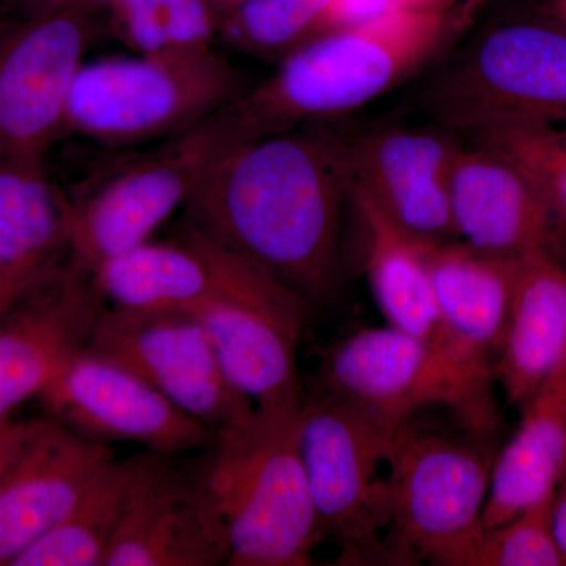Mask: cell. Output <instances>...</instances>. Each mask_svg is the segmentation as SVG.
Wrapping results in <instances>:
<instances>
[{"mask_svg":"<svg viewBox=\"0 0 566 566\" xmlns=\"http://www.w3.org/2000/svg\"><path fill=\"white\" fill-rule=\"evenodd\" d=\"M346 203L340 139L303 126L214 155L185 203V223L315 307L337 292Z\"/></svg>","mask_w":566,"mask_h":566,"instance_id":"obj_1","label":"cell"},{"mask_svg":"<svg viewBox=\"0 0 566 566\" xmlns=\"http://www.w3.org/2000/svg\"><path fill=\"white\" fill-rule=\"evenodd\" d=\"M464 24L447 11L397 10L318 36L208 118L219 151L360 109L439 61Z\"/></svg>","mask_w":566,"mask_h":566,"instance_id":"obj_2","label":"cell"},{"mask_svg":"<svg viewBox=\"0 0 566 566\" xmlns=\"http://www.w3.org/2000/svg\"><path fill=\"white\" fill-rule=\"evenodd\" d=\"M297 409L255 408L196 464L229 536L227 566H305L324 539L297 450Z\"/></svg>","mask_w":566,"mask_h":566,"instance_id":"obj_3","label":"cell"},{"mask_svg":"<svg viewBox=\"0 0 566 566\" xmlns=\"http://www.w3.org/2000/svg\"><path fill=\"white\" fill-rule=\"evenodd\" d=\"M431 120L457 134L545 123L566 126V24L517 20L476 36L422 93Z\"/></svg>","mask_w":566,"mask_h":566,"instance_id":"obj_4","label":"cell"},{"mask_svg":"<svg viewBox=\"0 0 566 566\" xmlns=\"http://www.w3.org/2000/svg\"><path fill=\"white\" fill-rule=\"evenodd\" d=\"M249 87L243 71L216 51L189 61L137 54L84 63L71 91L65 134L109 148L167 140Z\"/></svg>","mask_w":566,"mask_h":566,"instance_id":"obj_5","label":"cell"},{"mask_svg":"<svg viewBox=\"0 0 566 566\" xmlns=\"http://www.w3.org/2000/svg\"><path fill=\"white\" fill-rule=\"evenodd\" d=\"M389 430L344 398L315 387L297 409V450L324 538L342 565H392Z\"/></svg>","mask_w":566,"mask_h":566,"instance_id":"obj_6","label":"cell"},{"mask_svg":"<svg viewBox=\"0 0 566 566\" xmlns=\"http://www.w3.org/2000/svg\"><path fill=\"white\" fill-rule=\"evenodd\" d=\"M490 439L398 428L389 453L392 565L455 566L482 531L494 453Z\"/></svg>","mask_w":566,"mask_h":566,"instance_id":"obj_7","label":"cell"},{"mask_svg":"<svg viewBox=\"0 0 566 566\" xmlns=\"http://www.w3.org/2000/svg\"><path fill=\"white\" fill-rule=\"evenodd\" d=\"M316 387L344 398L389 430L431 406L449 409L464 433L493 438V382L472 375L422 338L397 327H365L324 357Z\"/></svg>","mask_w":566,"mask_h":566,"instance_id":"obj_8","label":"cell"},{"mask_svg":"<svg viewBox=\"0 0 566 566\" xmlns=\"http://www.w3.org/2000/svg\"><path fill=\"white\" fill-rule=\"evenodd\" d=\"M312 308L259 264L219 244L218 285L196 315L238 392L255 408L296 409L305 395L297 348Z\"/></svg>","mask_w":566,"mask_h":566,"instance_id":"obj_9","label":"cell"},{"mask_svg":"<svg viewBox=\"0 0 566 566\" xmlns=\"http://www.w3.org/2000/svg\"><path fill=\"white\" fill-rule=\"evenodd\" d=\"M218 155L207 120L111 166L70 197L71 253L95 271L151 240Z\"/></svg>","mask_w":566,"mask_h":566,"instance_id":"obj_10","label":"cell"},{"mask_svg":"<svg viewBox=\"0 0 566 566\" xmlns=\"http://www.w3.org/2000/svg\"><path fill=\"white\" fill-rule=\"evenodd\" d=\"M92 11H36L0 39V156L40 159L65 136L74 81L95 36Z\"/></svg>","mask_w":566,"mask_h":566,"instance_id":"obj_11","label":"cell"},{"mask_svg":"<svg viewBox=\"0 0 566 566\" xmlns=\"http://www.w3.org/2000/svg\"><path fill=\"white\" fill-rule=\"evenodd\" d=\"M88 349L132 368L214 434L255 409L227 378L210 335L191 312H133L107 305Z\"/></svg>","mask_w":566,"mask_h":566,"instance_id":"obj_12","label":"cell"},{"mask_svg":"<svg viewBox=\"0 0 566 566\" xmlns=\"http://www.w3.org/2000/svg\"><path fill=\"white\" fill-rule=\"evenodd\" d=\"M106 307L93 271L70 253L0 314V419L88 348Z\"/></svg>","mask_w":566,"mask_h":566,"instance_id":"obj_13","label":"cell"},{"mask_svg":"<svg viewBox=\"0 0 566 566\" xmlns=\"http://www.w3.org/2000/svg\"><path fill=\"white\" fill-rule=\"evenodd\" d=\"M46 416L91 441H132L159 455L203 450L212 431L142 376L85 349L39 395Z\"/></svg>","mask_w":566,"mask_h":566,"instance_id":"obj_14","label":"cell"},{"mask_svg":"<svg viewBox=\"0 0 566 566\" xmlns=\"http://www.w3.org/2000/svg\"><path fill=\"white\" fill-rule=\"evenodd\" d=\"M464 145L434 128H385L340 139L346 181L363 189L406 232L428 243L457 240L453 169Z\"/></svg>","mask_w":566,"mask_h":566,"instance_id":"obj_15","label":"cell"},{"mask_svg":"<svg viewBox=\"0 0 566 566\" xmlns=\"http://www.w3.org/2000/svg\"><path fill=\"white\" fill-rule=\"evenodd\" d=\"M112 458L50 416L22 420L0 463V566L57 526Z\"/></svg>","mask_w":566,"mask_h":566,"instance_id":"obj_16","label":"cell"},{"mask_svg":"<svg viewBox=\"0 0 566 566\" xmlns=\"http://www.w3.org/2000/svg\"><path fill=\"white\" fill-rule=\"evenodd\" d=\"M145 453L104 566H219L229 536L196 465Z\"/></svg>","mask_w":566,"mask_h":566,"instance_id":"obj_17","label":"cell"},{"mask_svg":"<svg viewBox=\"0 0 566 566\" xmlns=\"http://www.w3.org/2000/svg\"><path fill=\"white\" fill-rule=\"evenodd\" d=\"M457 240L499 259L566 252V219L521 167L474 144L461 148L453 169Z\"/></svg>","mask_w":566,"mask_h":566,"instance_id":"obj_18","label":"cell"},{"mask_svg":"<svg viewBox=\"0 0 566 566\" xmlns=\"http://www.w3.org/2000/svg\"><path fill=\"white\" fill-rule=\"evenodd\" d=\"M346 196L359 219L365 274L386 323L422 338L464 370L494 382L469 367L447 337L427 259L428 241L406 232L353 182L346 181Z\"/></svg>","mask_w":566,"mask_h":566,"instance_id":"obj_19","label":"cell"},{"mask_svg":"<svg viewBox=\"0 0 566 566\" xmlns=\"http://www.w3.org/2000/svg\"><path fill=\"white\" fill-rule=\"evenodd\" d=\"M427 259L450 344L469 367L495 381L521 259L488 255L460 240L428 243Z\"/></svg>","mask_w":566,"mask_h":566,"instance_id":"obj_20","label":"cell"},{"mask_svg":"<svg viewBox=\"0 0 566 566\" xmlns=\"http://www.w3.org/2000/svg\"><path fill=\"white\" fill-rule=\"evenodd\" d=\"M70 253V197L40 159L0 156V314Z\"/></svg>","mask_w":566,"mask_h":566,"instance_id":"obj_21","label":"cell"},{"mask_svg":"<svg viewBox=\"0 0 566 566\" xmlns=\"http://www.w3.org/2000/svg\"><path fill=\"white\" fill-rule=\"evenodd\" d=\"M566 349V270L535 253L520 260L512 305L494 360V378L521 409L549 378Z\"/></svg>","mask_w":566,"mask_h":566,"instance_id":"obj_22","label":"cell"},{"mask_svg":"<svg viewBox=\"0 0 566 566\" xmlns=\"http://www.w3.org/2000/svg\"><path fill=\"white\" fill-rule=\"evenodd\" d=\"M93 275L109 307L197 314L218 285L219 245L182 223L177 240L147 241L107 260Z\"/></svg>","mask_w":566,"mask_h":566,"instance_id":"obj_23","label":"cell"},{"mask_svg":"<svg viewBox=\"0 0 566 566\" xmlns=\"http://www.w3.org/2000/svg\"><path fill=\"white\" fill-rule=\"evenodd\" d=\"M520 411L516 433L494 457L482 528L499 526L553 494L565 471L566 349Z\"/></svg>","mask_w":566,"mask_h":566,"instance_id":"obj_24","label":"cell"},{"mask_svg":"<svg viewBox=\"0 0 566 566\" xmlns=\"http://www.w3.org/2000/svg\"><path fill=\"white\" fill-rule=\"evenodd\" d=\"M145 453L112 458L69 515L11 566H104Z\"/></svg>","mask_w":566,"mask_h":566,"instance_id":"obj_25","label":"cell"},{"mask_svg":"<svg viewBox=\"0 0 566 566\" xmlns=\"http://www.w3.org/2000/svg\"><path fill=\"white\" fill-rule=\"evenodd\" d=\"M115 35L136 54L189 61L214 51L218 20L207 0H112Z\"/></svg>","mask_w":566,"mask_h":566,"instance_id":"obj_26","label":"cell"},{"mask_svg":"<svg viewBox=\"0 0 566 566\" xmlns=\"http://www.w3.org/2000/svg\"><path fill=\"white\" fill-rule=\"evenodd\" d=\"M337 0H244L222 18L218 39L234 51L279 61L334 31Z\"/></svg>","mask_w":566,"mask_h":566,"instance_id":"obj_27","label":"cell"},{"mask_svg":"<svg viewBox=\"0 0 566 566\" xmlns=\"http://www.w3.org/2000/svg\"><path fill=\"white\" fill-rule=\"evenodd\" d=\"M553 494L499 526L482 528L455 566H565L554 535Z\"/></svg>","mask_w":566,"mask_h":566,"instance_id":"obj_28","label":"cell"},{"mask_svg":"<svg viewBox=\"0 0 566 566\" xmlns=\"http://www.w3.org/2000/svg\"><path fill=\"white\" fill-rule=\"evenodd\" d=\"M471 139L521 167L566 219V126L521 123L488 129Z\"/></svg>","mask_w":566,"mask_h":566,"instance_id":"obj_29","label":"cell"},{"mask_svg":"<svg viewBox=\"0 0 566 566\" xmlns=\"http://www.w3.org/2000/svg\"><path fill=\"white\" fill-rule=\"evenodd\" d=\"M397 10H401L400 0H337L334 31L367 24Z\"/></svg>","mask_w":566,"mask_h":566,"instance_id":"obj_30","label":"cell"},{"mask_svg":"<svg viewBox=\"0 0 566 566\" xmlns=\"http://www.w3.org/2000/svg\"><path fill=\"white\" fill-rule=\"evenodd\" d=\"M553 526L566 566V468L553 494Z\"/></svg>","mask_w":566,"mask_h":566,"instance_id":"obj_31","label":"cell"},{"mask_svg":"<svg viewBox=\"0 0 566 566\" xmlns=\"http://www.w3.org/2000/svg\"><path fill=\"white\" fill-rule=\"evenodd\" d=\"M22 420H14L10 417H3L0 419V463H2L3 457L7 455L14 439L21 430Z\"/></svg>","mask_w":566,"mask_h":566,"instance_id":"obj_32","label":"cell"},{"mask_svg":"<svg viewBox=\"0 0 566 566\" xmlns=\"http://www.w3.org/2000/svg\"><path fill=\"white\" fill-rule=\"evenodd\" d=\"M455 0H400L401 9L417 11H447Z\"/></svg>","mask_w":566,"mask_h":566,"instance_id":"obj_33","label":"cell"},{"mask_svg":"<svg viewBox=\"0 0 566 566\" xmlns=\"http://www.w3.org/2000/svg\"><path fill=\"white\" fill-rule=\"evenodd\" d=\"M243 2L244 0H207L212 13H214L216 20H218V24L226 14H229L230 11H233Z\"/></svg>","mask_w":566,"mask_h":566,"instance_id":"obj_34","label":"cell"},{"mask_svg":"<svg viewBox=\"0 0 566 566\" xmlns=\"http://www.w3.org/2000/svg\"><path fill=\"white\" fill-rule=\"evenodd\" d=\"M112 0H62L61 6H65V3H70V6L82 7V9L92 11H98L99 9H107Z\"/></svg>","mask_w":566,"mask_h":566,"instance_id":"obj_35","label":"cell"},{"mask_svg":"<svg viewBox=\"0 0 566 566\" xmlns=\"http://www.w3.org/2000/svg\"><path fill=\"white\" fill-rule=\"evenodd\" d=\"M36 11L51 9V7L61 6L62 0H35Z\"/></svg>","mask_w":566,"mask_h":566,"instance_id":"obj_36","label":"cell"},{"mask_svg":"<svg viewBox=\"0 0 566 566\" xmlns=\"http://www.w3.org/2000/svg\"><path fill=\"white\" fill-rule=\"evenodd\" d=\"M556 11L558 20H562L566 24V0H556Z\"/></svg>","mask_w":566,"mask_h":566,"instance_id":"obj_37","label":"cell"},{"mask_svg":"<svg viewBox=\"0 0 566 566\" xmlns=\"http://www.w3.org/2000/svg\"><path fill=\"white\" fill-rule=\"evenodd\" d=\"M7 29L3 25H0V39H2L3 33H6Z\"/></svg>","mask_w":566,"mask_h":566,"instance_id":"obj_38","label":"cell"}]
</instances>
